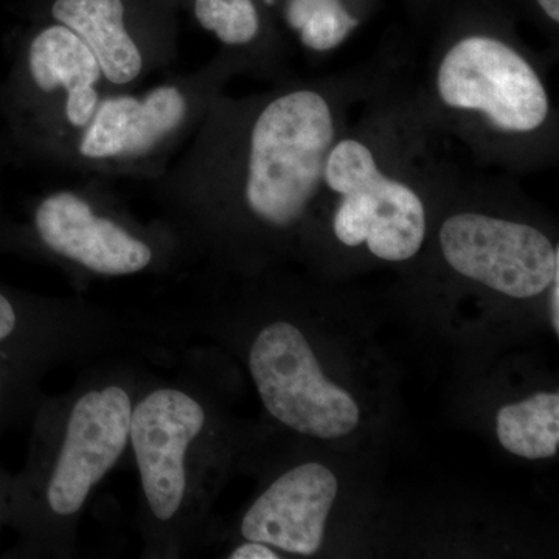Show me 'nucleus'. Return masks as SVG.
<instances>
[{
    "mask_svg": "<svg viewBox=\"0 0 559 559\" xmlns=\"http://www.w3.org/2000/svg\"><path fill=\"white\" fill-rule=\"evenodd\" d=\"M399 50L319 79L212 103L189 145L153 180L178 212L248 223L264 234L307 227L326 156L360 106L403 72Z\"/></svg>",
    "mask_w": 559,
    "mask_h": 559,
    "instance_id": "obj_1",
    "label": "nucleus"
},
{
    "mask_svg": "<svg viewBox=\"0 0 559 559\" xmlns=\"http://www.w3.org/2000/svg\"><path fill=\"white\" fill-rule=\"evenodd\" d=\"M417 90L437 127L476 165L550 170L559 159V112L547 62L518 31L506 0H454L433 22Z\"/></svg>",
    "mask_w": 559,
    "mask_h": 559,
    "instance_id": "obj_2",
    "label": "nucleus"
},
{
    "mask_svg": "<svg viewBox=\"0 0 559 559\" xmlns=\"http://www.w3.org/2000/svg\"><path fill=\"white\" fill-rule=\"evenodd\" d=\"M452 145L403 70L334 140L311 213L325 212L342 249L406 263L425 248L433 209L465 175Z\"/></svg>",
    "mask_w": 559,
    "mask_h": 559,
    "instance_id": "obj_3",
    "label": "nucleus"
},
{
    "mask_svg": "<svg viewBox=\"0 0 559 559\" xmlns=\"http://www.w3.org/2000/svg\"><path fill=\"white\" fill-rule=\"evenodd\" d=\"M238 75L240 62L218 50L194 72L167 76L148 90L105 92L90 123L46 164L90 178L156 180Z\"/></svg>",
    "mask_w": 559,
    "mask_h": 559,
    "instance_id": "obj_4",
    "label": "nucleus"
},
{
    "mask_svg": "<svg viewBox=\"0 0 559 559\" xmlns=\"http://www.w3.org/2000/svg\"><path fill=\"white\" fill-rule=\"evenodd\" d=\"M492 178L465 171L447 200L437 245L460 277L513 299L550 288L559 272V248L549 235L518 216L491 210Z\"/></svg>",
    "mask_w": 559,
    "mask_h": 559,
    "instance_id": "obj_5",
    "label": "nucleus"
},
{
    "mask_svg": "<svg viewBox=\"0 0 559 559\" xmlns=\"http://www.w3.org/2000/svg\"><path fill=\"white\" fill-rule=\"evenodd\" d=\"M14 92L24 145L46 162L90 123L108 90L90 47L64 25L39 21L22 47Z\"/></svg>",
    "mask_w": 559,
    "mask_h": 559,
    "instance_id": "obj_6",
    "label": "nucleus"
},
{
    "mask_svg": "<svg viewBox=\"0 0 559 559\" xmlns=\"http://www.w3.org/2000/svg\"><path fill=\"white\" fill-rule=\"evenodd\" d=\"M179 0H43L40 21L90 47L108 91L138 90L178 58Z\"/></svg>",
    "mask_w": 559,
    "mask_h": 559,
    "instance_id": "obj_7",
    "label": "nucleus"
},
{
    "mask_svg": "<svg viewBox=\"0 0 559 559\" xmlns=\"http://www.w3.org/2000/svg\"><path fill=\"white\" fill-rule=\"evenodd\" d=\"M249 366L264 407L288 428L318 439H342L358 428V403L322 373L310 344L290 323L261 331Z\"/></svg>",
    "mask_w": 559,
    "mask_h": 559,
    "instance_id": "obj_8",
    "label": "nucleus"
},
{
    "mask_svg": "<svg viewBox=\"0 0 559 559\" xmlns=\"http://www.w3.org/2000/svg\"><path fill=\"white\" fill-rule=\"evenodd\" d=\"M106 205L95 183L50 191L33 212L36 235L51 253L94 274L145 271L156 259L153 245Z\"/></svg>",
    "mask_w": 559,
    "mask_h": 559,
    "instance_id": "obj_9",
    "label": "nucleus"
},
{
    "mask_svg": "<svg viewBox=\"0 0 559 559\" xmlns=\"http://www.w3.org/2000/svg\"><path fill=\"white\" fill-rule=\"evenodd\" d=\"M131 415L130 396L120 388L90 392L75 404L47 492L55 513H76L116 465L127 447Z\"/></svg>",
    "mask_w": 559,
    "mask_h": 559,
    "instance_id": "obj_10",
    "label": "nucleus"
},
{
    "mask_svg": "<svg viewBox=\"0 0 559 559\" xmlns=\"http://www.w3.org/2000/svg\"><path fill=\"white\" fill-rule=\"evenodd\" d=\"M200 404L179 390H157L132 412L130 436L143 491L160 521L178 513L186 495L187 448L204 428Z\"/></svg>",
    "mask_w": 559,
    "mask_h": 559,
    "instance_id": "obj_11",
    "label": "nucleus"
},
{
    "mask_svg": "<svg viewBox=\"0 0 559 559\" xmlns=\"http://www.w3.org/2000/svg\"><path fill=\"white\" fill-rule=\"evenodd\" d=\"M337 489L336 476L326 466H297L275 480L250 507L242 520V536L310 557L322 546Z\"/></svg>",
    "mask_w": 559,
    "mask_h": 559,
    "instance_id": "obj_12",
    "label": "nucleus"
},
{
    "mask_svg": "<svg viewBox=\"0 0 559 559\" xmlns=\"http://www.w3.org/2000/svg\"><path fill=\"white\" fill-rule=\"evenodd\" d=\"M198 25L218 40L221 49L240 62L242 75L272 83L296 79L290 47L267 0H179Z\"/></svg>",
    "mask_w": 559,
    "mask_h": 559,
    "instance_id": "obj_13",
    "label": "nucleus"
},
{
    "mask_svg": "<svg viewBox=\"0 0 559 559\" xmlns=\"http://www.w3.org/2000/svg\"><path fill=\"white\" fill-rule=\"evenodd\" d=\"M280 31L308 57H329L362 31L380 0H267Z\"/></svg>",
    "mask_w": 559,
    "mask_h": 559,
    "instance_id": "obj_14",
    "label": "nucleus"
},
{
    "mask_svg": "<svg viewBox=\"0 0 559 559\" xmlns=\"http://www.w3.org/2000/svg\"><path fill=\"white\" fill-rule=\"evenodd\" d=\"M500 444L511 454L528 460L550 459L559 447V395L536 393L509 404L498 414Z\"/></svg>",
    "mask_w": 559,
    "mask_h": 559,
    "instance_id": "obj_15",
    "label": "nucleus"
},
{
    "mask_svg": "<svg viewBox=\"0 0 559 559\" xmlns=\"http://www.w3.org/2000/svg\"><path fill=\"white\" fill-rule=\"evenodd\" d=\"M516 5L558 46L559 0H516Z\"/></svg>",
    "mask_w": 559,
    "mask_h": 559,
    "instance_id": "obj_16",
    "label": "nucleus"
},
{
    "mask_svg": "<svg viewBox=\"0 0 559 559\" xmlns=\"http://www.w3.org/2000/svg\"><path fill=\"white\" fill-rule=\"evenodd\" d=\"M452 2L454 0H404V5L412 21L430 27Z\"/></svg>",
    "mask_w": 559,
    "mask_h": 559,
    "instance_id": "obj_17",
    "label": "nucleus"
},
{
    "mask_svg": "<svg viewBox=\"0 0 559 559\" xmlns=\"http://www.w3.org/2000/svg\"><path fill=\"white\" fill-rule=\"evenodd\" d=\"M231 559H277L278 555L274 554L263 543H257V540H250L245 546L238 547L234 554L230 555Z\"/></svg>",
    "mask_w": 559,
    "mask_h": 559,
    "instance_id": "obj_18",
    "label": "nucleus"
},
{
    "mask_svg": "<svg viewBox=\"0 0 559 559\" xmlns=\"http://www.w3.org/2000/svg\"><path fill=\"white\" fill-rule=\"evenodd\" d=\"M16 326V312L13 305L0 294V341L7 340Z\"/></svg>",
    "mask_w": 559,
    "mask_h": 559,
    "instance_id": "obj_19",
    "label": "nucleus"
},
{
    "mask_svg": "<svg viewBox=\"0 0 559 559\" xmlns=\"http://www.w3.org/2000/svg\"><path fill=\"white\" fill-rule=\"evenodd\" d=\"M550 318L555 333L559 334V272L555 274L554 282L550 285Z\"/></svg>",
    "mask_w": 559,
    "mask_h": 559,
    "instance_id": "obj_20",
    "label": "nucleus"
}]
</instances>
